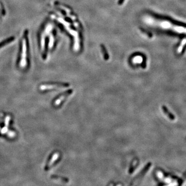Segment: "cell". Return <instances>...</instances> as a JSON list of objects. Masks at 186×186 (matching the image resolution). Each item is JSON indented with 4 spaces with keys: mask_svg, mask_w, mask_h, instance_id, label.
<instances>
[{
    "mask_svg": "<svg viewBox=\"0 0 186 186\" xmlns=\"http://www.w3.org/2000/svg\"><path fill=\"white\" fill-rule=\"evenodd\" d=\"M70 86V84L67 83H55L50 84H44L40 86V90H45L52 89L55 88H68Z\"/></svg>",
    "mask_w": 186,
    "mask_h": 186,
    "instance_id": "1",
    "label": "cell"
},
{
    "mask_svg": "<svg viewBox=\"0 0 186 186\" xmlns=\"http://www.w3.org/2000/svg\"><path fill=\"white\" fill-rule=\"evenodd\" d=\"M124 1H125V0H119V1H118V5H122V4H123V3H124Z\"/></svg>",
    "mask_w": 186,
    "mask_h": 186,
    "instance_id": "7",
    "label": "cell"
},
{
    "mask_svg": "<svg viewBox=\"0 0 186 186\" xmlns=\"http://www.w3.org/2000/svg\"><path fill=\"white\" fill-rule=\"evenodd\" d=\"M162 110H163V111H164V113H165L166 114L167 116L168 117V118L170 119H171V120H174L175 119V117L172 114V113L169 112V111L168 110V109H167L166 106H162Z\"/></svg>",
    "mask_w": 186,
    "mask_h": 186,
    "instance_id": "3",
    "label": "cell"
},
{
    "mask_svg": "<svg viewBox=\"0 0 186 186\" xmlns=\"http://www.w3.org/2000/svg\"><path fill=\"white\" fill-rule=\"evenodd\" d=\"M14 39H15L14 37H11L10 38H7V39H6L4 41H3L2 43H0V48H2V47H3L4 45H7L8 43H11Z\"/></svg>",
    "mask_w": 186,
    "mask_h": 186,
    "instance_id": "6",
    "label": "cell"
},
{
    "mask_svg": "<svg viewBox=\"0 0 186 186\" xmlns=\"http://www.w3.org/2000/svg\"><path fill=\"white\" fill-rule=\"evenodd\" d=\"M10 116H7L6 118L5 119V127L3 128L2 130L1 131L2 133H5L7 132V126L9 124V122L10 121Z\"/></svg>",
    "mask_w": 186,
    "mask_h": 186,
    "instance_id": "5",
    "label": "cell"
},
{
    "mask_svg": "<svg viewBox=\"0 0 186 186\" xmlns=\"http://www.w3.org/2000/svg\"><path fill=\"white\" fill-rule=\"evenodd\" d=\"M101 51L103 53V57H104V59L106 60H108L109 58V56L108 52L106 49V47L105 45H101Z\"/></svg>",
    "mask_w": 186,
    "mask_h": 186,
    "instance_id": "4",
    "label": "cell"
},
{
    "mask_svg": "<svg viewBox=\"0 0 186 186\" xmlns=\"http://www.w3.org/2000/svg\"><path fill=\"white\" fill-rule=\"evenodd\" d=\"M73 93V90L72 89L69 90L67 91H66L65 92L63 93L61 95L59 96V97L56 99V100L55 101V104L56 105H58L60 103V102L63 100L64 98H66V97H67L68 96L71 95L72 93Z\"/></svg>",
    "mask_w": 186,
    "mask_h": 186,
    "instance_id": "2",
    "label": "cell"
}]
</instances>
